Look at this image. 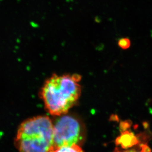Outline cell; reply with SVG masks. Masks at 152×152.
Returning <instances> with one entry per match:
<instances>
[{"instance_id":"cell-1","label":"cell","mask_w":152,"mask_h":152,"mask_svg":"<svg viewBox=\"0 0 152 152\" xmlns=\"http://www.w3.org/2000/svg\"><path fill=\"white\" fill-rule=\"evenodd\" d=\"M81 79V76L77 74H54L47 79L42 88L40 96L51 115H65L75 105L81 93L79 84Z\"/></svg>"},{"instance_id":"cell-2","label":"cell","mask_w":152,"mask_h":152,"mask_svg":"<svg viewBox=\"0 0 152 152\" xmlns=\"http://www.w3.org/2000/svg\"><path fill=\"white\" fill-rule=\"evenodd\" d=\"M15 145L19 152H49L53 147V122L46 116L23 121L19 127Z\"/></svg>"},{"instance_id":"cell-3","label":"cell","mask_w":152,"mask_h":152,"mask_svg":"<svg viewBox=\"0 0 152 152\" xmlns=\"http://www.w3.org/2000/svg\"><path fill=\"white\" fill-rule=\"evenodd\" d=\"M83 137L82 125L75 117L61 115L53 123V147L79 145Z\"/></svg>"},{"instance_id":"cell-4","label":"cell","mask_w":152,"mask_h":152,"mask_svg":"<svg viewBox=\"0 0 152 152\" xmlns=\"http://www.w3.org/2000/svg\"><path fill=\"white\" fill-rule=\"evenodd\" d=\"M151 148L148 145V140L147 137H144L140 142L134 145L133 146L122 149L118 147H115L114 152H151Z\"/></svg>"},{"instance_id":"cell-5","label":"cell","mask_w":152,"mask_h":152,"mask_svg":"<svg viewBox=\"0 0 152 152\" xmlns=\"http://www.w3.org/2000/svg\"><path fill=\"white\" fill-rule=\"evenodd\" d=\"M49 152H84L80 145H72L60 147H53Z\"/></svg>"},{"instance_id":"cell-6","label":"cell","mask_w":152,"mask_h":152,"mask_svg":"<svg viewBox=\"0 0 152 152\" xmlns=\"http://www.w3.org/2000/svg\"><path fill=\"white\" fill-rule=\"evenodd\" d=\"M118 45L123 49H127L131 46V41L128 38H122L118 40Z\"/></svg>"}]
</instances>
